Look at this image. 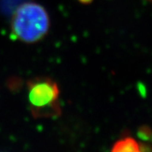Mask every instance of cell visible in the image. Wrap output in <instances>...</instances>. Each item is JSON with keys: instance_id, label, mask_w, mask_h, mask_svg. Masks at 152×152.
Masks as SVG:
<instances>
[{"instance_id": "obj_5", "label": "cell", "mask_w": 152, "mask_h": 152, "mask_svg": "<svg viewBox=\"0 0 152 152\" xmlns=\"http://www.w3.org/2000/svg\"><path fill=\"white\" fill-rule=\"evenodd\" d=\"M150 1H152V0H150Z\"/></svg>"}, {"instance_id": "obj_1", "label": "cell", "mask_w": 152, "mask_h": 152, "mask_svg": "<svg viewBox=\"0 0 152 152\" xmlns=\"http://www.w3.org/2000/svg\"><path fill=\"white\" fill-rule=\"evenodd\" d=\"M50 28V18L44 6L36 2H26L15 10L11 20L13 39L26 44L37 42Z\"/></svg>"}, {"instance_id": "obj_3", "label": "cell", "mask_w": 152, "mask_h": 152, "mask_svg": "<svg viewBox=\"0 0 152 152\" xmlns=\"http://www.w3.org/2000/svg\"><path fill=\"white\" fill-rule=\"evenodd\" d=\"M111 151L113 152L140 151V146L134 138L126 136L118 140L113 145Z\"/></svg>"}, {"instance_id": "obj_2", "label": "cell", "mask_w": 152, "mask_h": 152, "mask_svg": "<svg viewBox=\"0 0 152 152\" xmlns=\"http://www.w3.org/2000/svg\"><path fill=\"white\" fill-rule=\"evenodd\" d=\"M30 110L34 118H53L61 114L57 82L48 77H36L27 82Z\"/></svg>"}, {"instance_id": "obj_4", "label": "cell", "mask_w": 152, "mask_h": 152, "mask_svg": "<svg viewBox=\"0 0 152 152\" xmlns=\"http://www.w3.org/2000/svg\"><path fill=\"white\" fill-rule=\"evenodd\" d=\"M78 2L82 3V4H86V5H88V4H90L93 2V0H78Z\"/></svg>"}]
</instances>
